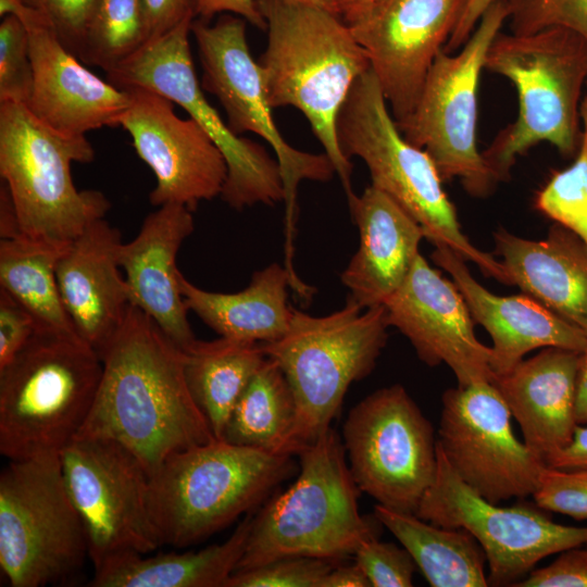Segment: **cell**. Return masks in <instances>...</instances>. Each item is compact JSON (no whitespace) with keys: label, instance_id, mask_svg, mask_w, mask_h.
Listing matches in <instances>:
<instances>
[{"label":"cell","instance_id":"obj_1","mask_svg":"<svg viewBox=\"0 0 587 587\" xmlns=\"http://www.w3.org/2000/svg\"><path fill=\"white\" fill-rule=\"evenodd\" d=\"M185 361L186 353L130 305L102 357L98 392L76 438L120 442L149 475L170 454L215 439L189 391Z\"/></svg>","mask_w":587,"mask_h":587},{"label":"cell","instance_id":"obj_2","mask_svg":"<svg viewBox=\"0 0 587 587\" xmlns=\"http://www.w3.org/2000/svg\"><path fill=\"white\" fill-rule=\"evenodd\" d=\"M257 3L267 30L259 64L268 102L273 109L291 105L302 112L349 199L352 164L340 148L336 123L352 86L371 67L369 57L333 11L287 0Z\"/></svg>","mask_w":587,"mask_h":587},{"label":"cell","instance_id":"obj_3","mask_svg":"<svg viewBox=\"0 0 587 587\" xmlns=\"http://www.w3.org/2000/svg\"><path fill=\"white\" fill-rule=\"evenodd\" d=\"M299 474L282 494L253 513L236 571L289 557L338 562L379 535L376 516L359 511L357 486L342 439L332 427L298 453ZM235 571V572H236Z\"/></svg>","mask_w":587,"mask_h":587},{"label":"cell","instance_id":"obj_4","mask_svg":"<svg viewBox=\"0 0 587 587\" xmlns=\"http://www.w3.org/2000/svg\"><path fill=\"white\" fill-rule=\"evenodd\" d=\"M485 68L508 78L519 100L516 120L482 153L495 178L510 177L519 155L547 141L576 153L582 93L587 82V41L561 27L533 34L502 33L490 43Z\"/></svg>","mask_w":587,"mask_h":587},{"label":"cell","instance_id":"obj_5","mask_svg":"<svg viewBox=\"0 0 587 587\" xmlns=\"http://www.w3.org/2000/svg\"><path fill=\"white\" fill-rule=\"evenodd\" d=\"M103 371L77 334L37 328L0 370V453L9 460L60 454L76 439Z\"/></svg>","mask_w":587,"mask_h":587},{"label":"cell","instance_id":"obj_6","mask_svg":"<svg viewBox=\"0 0 587 587\" xmlns=\"http://www.w3.org/2000/svg\"><path fill=\"white\" fill-rule=\"evenodd\" d=\"M292 457L216 438L170 454L150 474L161 546L198 544L251 512L295 472Z\"/></svg>","mask_w":587,"mask_h":587},{"label":"cell","instance_id":"obj_7","mask_svg":"<svg viewBox=\"0 0 587 587\" xmlns=\"http://www.w3.org/2000/svg\"><path fill=\"white\" fill-rule=\"evenodd\" d=\"M336 129L344 154L365 163L371 185L403 208L429 242L447 246L486 276L511 286L501 261L476 248L464 235L433 160L401 134L371 67L352 86Z\"/></svg>","mask_w":587,"mask_h":587},{"label":"cell","instance_id":"obj_8","mask_svg":"<svg viewBox=\"0 0 587 587\" xmlns=\"http://www.w3.org/2000/svg\"><path fill=\"white\" fill-rule=\"evenodd\" d=\"M388 327L384 305L362 309L348 299L325 316L294 308L287 333L261 344L282 369L295 398L294 455L330 428L350 385L371 374L386 346Z\"/></svg>","mask_w":587,"mask_h":587},{"label":"cell","instance_id":"obj_9","mask_svg":"<svg viewBox=\"0 0 587 587\" xmlns=\"http://www.w3.org/2000/svg\"><path fill=\"white\" fill-rule=\"evenodd\" d=\"M86 136L61 135L24 103H0V175L9 189L21 235L67 247L111 208L103 192L78 190L73 162L90 163Z\"/></svg>","mask_w":587,"mask_h":587},{"label":"cell","instance_id":"obj_10","mask_svg":"<svg viewBox=\"0 0 587 587\" xmlns=\"http://www.w3.org/2000/svg\"><path fill=\"white\" fill-rule=\"evenodd\" d=\"M87 558L60 454L9 460L0 474V569L10 586L67 583Z\"/></svg>","mask_w":587,"mask_h":587},{"label":"cell","instance_id":"obj_11","mask_svg":"<svg viewBox=\"0 0 587 587\" xmlns=\"http://www.w3.org/2000/svg\"><path fill=\"white\" fill-rule=\"evenodd\" d=\"M507 20L504 0H496L457 54L441 50L413 112L397 123L404 138L430 157L442 182L458 178L477 198L498 184L477 148L478 85L488 48Z\"/></svg>","mask_w":587,"mask_h":587},{"label":"cell","instance_id":"obj_12","mask_svg":"<svg viewBox=\"0 0 587 587\" xmlns=\"http://www.w3.org/2000/svg\"><path fill=\"white\" fill-rule=\"evenodd\" d=\"M195 16L186 17L164 35L112 70L108 80L121 89L146 88L182 107L220 149L227 164L221 198L241 211L257 203L284 200L280 168L260 143L235 134L207 100L195 72L189 43Z\"/></svg>","mask_w":587,"mask_h":587},{"label":"cell","instance_id":"obj_13","mask_svg":"<svg viewBox=\"0 0 587 587\" xmlns=\"http://www.w3.org/2000/svg\"><path fill=\"white\" fill-rule=\"evenodd\" d=\"M341 439L361 492L384 507L416 512L436 476L437 438L402 385L377 389L351 408Z\"/></svg>","mask_w":587,"mask_h":587},{"label":"cell","instance_id":"obj_14","mask_svg":"<svg viewBox=\"0 0 587 587\" xmlns=\"http://www.w3.org/2000/svg\"><path fill=\"white\" fill-rule=\"evenodd\" d=\"M60 462L95 570L161 546L150 512V475L129 449L111 439L78 437Z\"/></svg>","mask_w":587,"mask_h":587},{"label":"cell","instance_id":"obj_15","mask_svg":"<svg viewBox=\"0 0 587 587\" xmlns=\"http://www.w3.org/2000/svg\"><path fill=\"white\" fill-rule=\"evenodd\" d=\"M246 22L230 14H224L213 25L193 20L191 34L203 71L201 87L218 99L235 134L254 133L275 152L284 185L286 255L294 257L298 186L303 180L328 182L336 172L326 153L300 151L279 133L260 64L250 53Z\"/></svg>","mask_w":587,"mask_h":587},{"label":"cell","instance_id":"obj_16","mask_svg":"<svg viewBox=\"0 0 587 587\" xmlns=\"http://www.w3.org/2000/svg\"><path fill=\"white\" fill-rule=\"evenodd\" d=\"M437 472L415 514L435 525L467 530L483 548L488 585L515 586L546 557L587 544V527L555 523L525 502L502 507L471 489L437 444Z\"/></svg>","mask_w":587,"mask_h":587},{"label":"cell","instance_id":"obj_17","mask_svg":"<svg viewBox=\"0 0 587 587\" xmlns=\"http://www.w3.org/2000/svg\"><path fill=\"white\" fill-rule=\"evenodd\" d=\"M492 382L458 385L441 397L437 444L454 473L492 503L536 491L547 464L520 441Z\"/></svg>","mask_w":587,"mask_h":587},{"label":"cell","instance_id":"obj_18","mask_svg":"<svg viewBox=\"0 0 587 587\" xmlns=\"http://www.w3.org/2000/svg\"><path fill=\"white\" fill-rule=\"evenodd\" d=\"M469 0H373L348 22L396 123L414 110L437 54Z\"/></svg>","mask_w":587,"mask_h":587},{"label":"cell","instance_id":"obj_19","mask_svg":"<svg viewBox=\"0 0 587 587\" xmlns=\"http://www.w3.org/2000/svg\"><path fill=\"white\" fill-rule=\"evenodd\" d=\"M129 105L120 121L139 158L151 168L157 186L150 192L155 207L180 204L193 212L198 204L220 196L227 164L220 149L189 118H180L168 98L146 89L127 88Z\"/></svg>","mask_w":587,"mask_h":587},{"label":"cell","instance_id":"obj_20","mask_svg":"<svg viewBox=\"0 0 587 587\" xmlns=\"http://www.w3.org/2000/svg\"><path fill=\"white\" fill-rule=\"evenodd\" d=\"M384 307L389 326L408 338L425 364H446L458 385L494 380L490 347L477 339L463 296L422 254Z\"/></svg>","mask_w":587,"mask_h":587},{"label":"cell","instance_id":"obj_21","mask_svg":"<svg viewBox=\"0 0 587 587\" xmlns=\"http://www.w3.org/2000/svg\"><path fill=\"white\" fill-rule=\"evenodd\" d=\"M25 24L33 64L28 110L54 132L80 137L104 126H120L129 92L87 70L36 12L20 7L14 14Z\"/></svg>","mask_w":587,"mask_h":587},{"label":"cell","instance_id":"obj_22","mask_svg":"<svg viewBox=\"0 0 587 587\" xmlns=\"http://www.w3.org/2000/svg\"><path fill=\"white\" fill-rule=\"evenodd\" d=\"M121 233L105 218L90 224L61 254L57 279L77 335L101 358L132 305L121 272Z\"/></svg>","mask_w":587,"mask_h":587},{"label":"cell","instance_id":"obj_23","mask_svg":"<svg viewBox=\"0 0 587 587\" xmlns=\"http://www.w3.org/2000/svg\"><path fill=\"white\" fill-rule=\"evenodd\" d=\"M191 213L175 203L158 207L146 216L137 236L122 243L118 252L132 305L145 312L185 353L198 339L188 322L176 257L195 229Z\"/></svg>","mask_w":587,"mask_h":587},{"label":"cell","instance_id":"obj_24","mask_svg":"<svg viewBox=\"0 0 587 587\" xmlns=\"http://www.w3.org/2000/svg\"><path fill=\"white\" fill-rule=\"evenodd\" d=\"M434 247L433 261L451 276L474 323L491 338L490 367L495 377L508 373L535 349L558 347L583 352L587 348L585 334L533 297L490 292L473 277L463 258L447 246Z\"/></svg>","mask_w":587,"mask_h":587},{"label":"cell","instance_id":"obj_25","mask_svg":"<svg viewBox=\"0 0 587 587\" xmlns=\"http://www.w3.org/2000/svg\"><path fill=\"white\" fill-rule=\"evenodd\" d=\"M578 351L548 347L492 380L523 441L546 464L572 441L576 421Z\"/></svg>","mask_w":587,"mask_h":587},{"label":"cell","instance_id":"obj_26","mask_svg":"<svg viewBox=\"0 0 587 587\" xmlns=\"http://www.w3.org/2000/svg\"><path fill=\"white\" fill-rule=\"evenodd\" d=\"M359 229V248L340 278L362 309L384 305L401 287L425 238L421 225L374 186L348 199Z\"/></svg>","mask_w":587,"mask_h":587},{"label":"cell","instance_id":"obj_27","mask_svg":"<svg viewBox=\"0 0 587 587\" xmlns=\"http://www.w3.org/2000/svg\"><path fill=\"white\" fill-rule=\"evenodd\" d=\"M494 239L511 285L587 336V246L559 224L541 240L504 228Z\"/></svg>","mask_w":587,"mask_h":587},{"label":"cell","instance_id":"obj_28","mask_svg":"<svg viewBox=\"0 0 587 587\" xmlns=\"http://www.w3.org/2000/svg\"><path fill=\"white\" fill-rule=\"evenodd\" d=\"M179 285L188 311H192L221 337L258 344L273 342L288 330L294 308L288 287L296 290L287 267L272 263L253 273L238 292H214L190 283L182 273Z\"/></svg>","mask_w":587,"mask_h":587},{"label":"cell","instance_id":"obj_29","mask_svg":"<svg viewBox=\"0 0 587 587\" xmlns=\"http://www.w3.org/2000/svg\"><path fill=\"white\" fill-rule=\"evenodd\" d=\"M252 519L251 511L224 542L199 551L124 555L95 570L89 586L225 587L245 553Z\"/></svg>","mask_w":587,"mask_h":587},{"label":"cell","instance_id":"obj_30","mask_svg":"<svg viewBox=\"0 0 587 587\" xmlns=\"http://www.w3.org/2000/svg\"><path fill=\"white\" fill-rule=\"evenodd\" d=\"M373 514L404 547L432 587H486V554L463 528L429 523L382 504Z\"/></svg>","mask_w":587,"mask_h":587},{"label":"cell","instance_id":"obj_31","mask_svg":"<svg viewBox=\"0 0 587 587\" xmlns=\"http://www.w3.org/2000/svg\"><path fill=\"white\" fill-rule=\"evenodd\" d=\"M266 359L262 345L220 337L186 352V382L216 439L249 380Z\"/></svg>","mask_w":587,"mask_h":587},{"label":"cell","instance_id":"obj_32","mask_svg":"<svg viewBox=\"0 0 587 587\" xmlns=\"http://www.w3.org/2000/svg\"><path fill=\"white\" fill-rule=\"evenodd\" d=\"M297 408L279 365L263 361L236 402L222 440L272 453H292Z\"/></svg>","mask_w":587,"mask_h":587},{"label":"cell","instance_id":"obj_33","mask_svg":"<svg viewBox=\"0 0 587 587\" xmlns=\"http://www.w3.org/2000/svg\"><path fill=\"white\" fill-rule=\"evenodd\" d=\"M65 249L24 235L1 238L0 289L32 314L37 328L77 334L57 279V265Z\"/></svg>","mask_w":587,"mask_h":587},{"label":"cell","instance_id":"obj_34","mask_svg":"<svg viewBox=\"0 0 587 587\" xmlns=\"http://www.w3.org/2000/svg\"><path fill=\"white\" fill-rule=\"evenodd\" d=\"M147 42L140 0H97L80 61L108 72Z\"/></svg>","mask_w":587,"mask_h":587},{"label":"cell","instance_id":"obj_35","mask_svg":"<svg viewBox=\"0 0 587 587\" xmlns=\"http://www.w3.org/2000/svg\"><path fill=\"white\" fill-rule=\"evenodd\" d=\"M583 130L573 164L553 174L538 192L536 207L587 246V98L582 102Z\"/></svg>","mask_w":587,"mask_h":587},{"label":"cell","instance_id":"obj_36","mask_svg":"<svg viewBox=\"0 0 587 587\" xmlns=\"http://www.w3.org/2000/svg\"><path fill=\"white\" fill-rule=\"evenodd\" d=\"M33 87L29 36L23 21L13 14L0 23V103L26 104Z\"/></svg>","mask_w":587,"mask_h":587},{"label":"cell","instance_id":"obj_37","mask_svg":"<svg viewBox=\"0 0 587 587\" xmlns=\"http://www.w3.org/2000/svg\"><path fill=\"white\" fill-rule=\"evenodd\" d=\"M510 33L569 29L587 41V0H504Z\"/></svg>","mask_w":587,"mask_h":587},{"label":"cell","instance_id":"obj_38","mask_svg":"<svg viewBox=\"0 0 587 587\" xmlns=\"http://www.w3.org/2000/svg\"><path fill=\"white\" fill-rule=\"evenodd\" d=\"M335 562L310 557L282 558L236 571L225 587H320Z\"/></svg>","mask_w":587,"mask_h":587},{"label":"cell","instance_id":"obj_39","mask_svg":"<svg viewBox=\"0 0 587 587\" xmlns=\"http://www.w3.org/2000/svg\"><path fill=\"white\" fill-rule=\"evenodd\" d=\"M533 498L548 512L587 520V467L562 470L547 465Z\"/></svg>","mask_w":587,"mask_h":587},{"label":"cell","instance_id":"obj_40","mask_svg":"<svg viewBox=\"0 0 587 587\" xmlns=\"http://www.w3.org/2000/svg\"><path fill=\"white\" fill-rule=\"evenodd\" d=\"M360 565L373 587H410L416 564L404 547L378 537L364 541L355 551Z\"/></svg>","mask_w":587,"mask_h":587},{"label":"cell","instance_id":"obj_41","mask_svg":"<svg viewBox=\"0 0 587 587\" xmlns=\"http://www.w3.org/2000/svg\"><path fill=\"white\" fill-rule=\"evenodd\" d=\"M20 2L39 14L53 28L64 47L80 60L97 0H20Z\"/></svg>","mask_w":587,"mask_h":587},{"label":"cell","instance_id":"obj_42","mask_svg":"<svg viewBox=\"0 0 587 587\" xmlns=\"http://www.w3.org/2000/svg\"><path fill=\"white\" fill-rule=\"evenodd\" d=\"M516 587H587V547L563 550L549 565L534 569Z\"/></svg>","mask_w":587,"mask_h":587},{"label":"cell","instance_id":"obj_43","mask_svg":"<svg viewBox=\"0 0 587 587\" xmlns=\"http://www.w3.org/2000/svg\"><path fill=\"white\" fill-rule=\"evenodd\" d=\"M37 329L32 314L0 289V370L9 365Z\"/></svg>","mask_w":587,"mask_h":587},{"label":"cell","instance_id":"obj_44","mask_svg":"<svg viewBox=\"0 0 587 587\" xmlns=\"http://www.w3.org/2000/svg\"><path fill=\"white\" fill-rule=\"evenodd\" d=\"M147 41L164 35L188 16H195L193 0H140Z\"/></svg>","mask_w":587,"mask_h":587},{"label":"cell","instance_id":"obj_45","mask_svg":"<svg viewBox=\"0 0 587 587\" xmlns=\"http://www.w3.org/2000/svg\"><path fill=\"white\" fill-rule=\"evenodd\" d=\"M193 13L195 17L207 22L217 13H232L262 30L266 29L257 0H193Z\"/></svg>","mask_w":587,"mask_h":587},{"label":"cell","instance_id":"obj_46","mask_svg":"<svg viewBox=\"0 0 587 587\" xmlns=\"http://www.w3.org/2000/svg\"><path fill=\"white\" fill-rule=\"evenodd\" d=\"M495 1L469 0L461 20L442 50L447 53H453L459 50L470 38L485 11Z\"/></svg>","mask_w":587,"mask_h":587},{"label":"cell","instance_id":"obj_47","mask_svg":"<svg viewBox=\"0 0 587 587\" xmlns=\"http://www.w3.org/2000/svg\"><path fill=\"white\" fill-rule=\"evenodd\" d=\"M547 465L562 470L587 467V425H577L569 446L552 455Z\"/></svg>","mask_w":587,"mask_h":587},{"label":"cell","instance_id":"obj_48","mask_svg":"<svg viewBox=\"0 0 587 587\" xmlns=\"http://www.w3.org/2000/svg\"><path fill=\"white\" fill-rule=\"evenodd\" d=\"M371 584L360 565L354 561L351 564L334 565L323 577L320 587H370Z\"/></svg>","mask_w":587,"mask_h":587},{"label":"cell","instance_id":"obj_49","mask_svg":"<svg viewBox=\"0 0 587 587\" xmlns=\"http://www.w3.org/2000/svg\"><path fill=\"white\" fill-rule=\"evenodd\" d=\"M575 411L577 424L587 425V348L580 353Z\"/></svg>","mask_w":587,"mask_h":587},{"label":"cell","instance_id":"obj_50","mask_svg":"<svg viewBox=\"0 0 587 587\" xmlns=\"http://www.w3.org/2000/svg\"><path fill=\"white\" fill-rule=\"evenodd\" d=\"M373 0H334L336 12L348 23L360 14Z\"/></svg>","mask_w":587,"mask_h":587},{"label":"cell","instance_id":"obj_51","mask_svg":"<svg viewBox=\"0 0 587 587\" xmlns=\"http://www.w3.org/2000/svg\"><path fill=\"white\" fill-rule=\"evenodd\" d=\"M287 1L316 5V7H321V8H324V9H327L329 11L337 13L335 10L334 0H287Z\"/></svg>","mask_w":587,"mask_h":587},{"label":"cell","instance_id":"obj_52","mask_svg":"<svg viewBox=\"0 0 587 587\" xmlns=\"http://www.w3.org/2000/svg\"><path fill=\"white\" fill-rule=\"evenodd\" d=\"M586 87H587V82H586Z\"/></svg>","mask_w":587,"mask_h":587},{"label":"cell","instance_id":"obj_53","mask_svg":"<svg viewBox=\"0 0 587 587\" xmlns=\"http://www.w3.org/2000/svg\"><path fill=\"white\" fill-rule=\"evenodd\" d=\"M585 546L587 547V544Z\"/></svg>","mask_w":587,"mask_h":587}]
</instances>
